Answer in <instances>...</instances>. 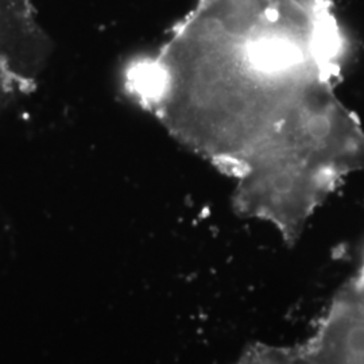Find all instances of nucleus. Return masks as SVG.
<instances>
[{"mask_svg":"<svg viewBox=\"0 0 364 364\" xmlns=\"http://www.w3.org/2000/svg\"><path fill=\"white\" fill-rule=\"evenodd\" d=\"M346 53L329 0H196L158 57L196 130L258 154L335 91Z\"/></svg>","mask_w":364,"mask_h":364,"instance_id":"f257e3e1","label":"nucleus"},{"mask_svg":"<svg viewBox=\"0 0 364 364\" xmlns=\"http://www.w3.org/2000/svg\"><path fill=\"white\" fill-rule=\"evenodd\" d=\"M314 364H364V270L341 287L304 343Z\"/></svg>","mask_w":364,"mask_h":364,"instance_id":"f03ea898","label":"nucleus"},{"mask_svg":"<svg viewBox=\"0 0 364 364\" xmlns=\"http://www.w3.org/2000/svg\"><path fill=\"white\" fill-rule=\"evenodd\" d=\"M250 350L262 364H314L304 344L293 347L255 344Z\"/></svg>","mask_w":364,"mask_h":364,"instance_id":"7ed1b4c3","label":"nucleus"},{"mask_svg":"<svg viewBox=\"0 0 364 364\" xmlns=\"http://www.w3.org/2000/svg\"><path fill=\"white\" fill-rule=\"evenodd\" d=\"M236 364H262L259 362V359L254 355V352L251 350H248L247 352H245V355L240 358V360Z\"/></svg>","mask_w":364,"mask_h":364,"instance_id":"20e7f679","label":"nucleus"}]
</instances>
